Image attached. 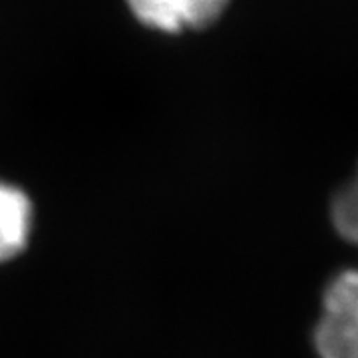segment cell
I'll return each instance as SVG.
<instances>
[{"label": "cell", "mask_w": 358, "mask_h": 358, "mask_svg": "<svg viewBox=\"0 0 358 358\" xmlns=\"http://www.w3.org/2000/svg\"><path fill=\"white\" fill-rule=\"evenodd\" d=\"M315 346L320 358H358V268L336 275L327 287Z\"/></svg>", "instance_id": "1"}, {"label": "cell", "mask_w": 358, "mask_h": 358, "mask_svg": "<svg viewBox=\"0 0 358 358\" xmlns=\"http://www.w3.org/2000/svg\"><path fill=\"white\" fill-rule=\"evenodd\" d=\"M141 24L178 34L211 26L231 0H126Z\"/></svg>", "instance_id": "2"}, {"label": "cell", "mask_w": 358, "mask_h": 358, "mask_svg": "<svg viewBox=\"0 0 358 358\" xmlns=\"http://www.w3.org/2000/svg\"><path fill=\"white\" fill-rule=\"evenodd\" d=\"M32 203L22 189L0 181V263L16 257L28 243Z\"/></svg>", "instance_id": "3"}, {"label": "cell", "mask_w": 358, "mask_h": 358, "mask_svg": "<svg viewBox=\"0 0 358 358\" xmlns=\"http://www.w3.org/2000/svg\"><path fill=\"white\" fill-rule=\"evenodd\" d=\"M333 223L341 237L358 247V173L334 195Z\"/></svg>", "instance_id": "4"}]
</instances>
